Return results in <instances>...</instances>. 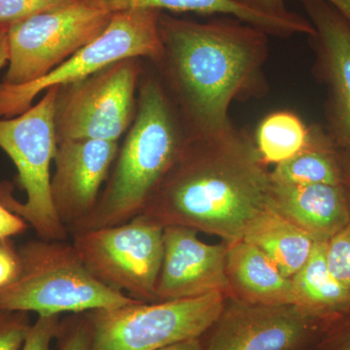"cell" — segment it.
Here are the masks:
<instances>
[{
	"mask_svg": "<svg viewBox=\"0 0 350 350\" xmlns=\"http://www.w3.org/2000/svg\"><path fill=\"white\" fill-rule=\"evenodd\" d=\"M159 31L163 52L157 64L191 137L225 130L234 101L268 92L269 34L261 29L234 18L197 23L161 14Z\"/></svg>",
	"mask_w": 350,
	"mask_h": 350,
	"instance_id": "obj_1",
	"label": "cell"
},
{
	"mask_svg": "<svg viewBox=\"0 0 350 350\" xmlns=\"http://www.w3.org/2000/svg\"><path fill=\"white\" fill-rule=\"evenodd\" d=\"M271 186L254 140L232 124L213 135H189L142 214L163 227L184 226L231 243L268 204Z\"/></svg>",
	"mask_w": 350,
	"mask_h": 350,
	"instance_id": "obj_2",
	"label": "cell"
},
{
	"mask_svg": "<svg viewBox=\"0 0 350 350\" xmlns=\"http://www.w3.org/2000/svg\"><path fill=\"white\" fill-rule=\"evenodd\" d=\"M189 135L163 83L145 79L137 113L93 211L68 232L111 227L144 213Z\"/></svg>",
	"mask_w": 350,
	"mask_h": 350,
	"instance_id": "obj_3",
	"label": "cell"
},
{
	"mask_svg": "<svg viewBox=\"0 0 350 350\" xmlns=\"http://www.w3.org/2000/svg\"><path fill=\"white\" fill-rule=\"evenodd\" d=\"M18 250L19 273L0 287V310L38 315L75 314L140 301L94 278L68 241L38 238Z\"/></svg>",
	"mask_w": 350,
	"mask_h": 350,
	"instance_id": "obj_4",
	"label": "cell"
},
{
	"mask_svg": "<svg viewBox=\"0 0 350 350\" xmlns=\"http://www.w3.org/2000/svg\"><path fill=\"white\" fill-rule=\"evenodd\" d=\"M59 87L46 91L42 98L13 118L0 119V148L18 170L17 182L27 200L12 196L7 181L0 183V202L21 216L45 241H68L69 234L57 216L51 193V163L57 149L55 114Z\"/></svg>",
	"mask_w": 350,
	"mask_h": 350,
	"instance_id": "obj_5",
	"label": "cell"
},
{
	"mask_svg": "<svg viewBox=\"0 0 350 350\" xmlns=\"http://www.w3.org/2000/svg\"><path fill=\"white\" fill-rule=\"evenodd\" d=\"M226 305V295L211 293L180 300L137 301L86 312L92 350H157L202 337Z\"/></svg>",
	"mask_w": 350,
	"mask_h": 350,
	"instance_id": "obj_6",
	"label": "cell"
},
{
	"mask_svg": "<svg viewBox=\"0 0 350 350\" xmlns=\"http://www.w3.org/2000/svg\"><path fill=\"white\" fill-rule=\"evenodd\" d=\"M160 16L161 11L153 9L113 13L100 36L41 79L20 86L0 83V118L19 116L42 92L81 81L122 59L149 57L158 63L163 52Z\"/></svg>",
	"mask_w": 350,
	"mask_h": 350,
	"instance_id": "obj_7",
	"label": "cell"
},
{
	"mask_svg": "<svg viewBox=\"0 0 350 350\" xmlns=\"http://www.w3.org/2000/svg\"><path fill=\"white\" fill-rule=\"evenodd\" d=\"M76 252L94 278L131 298L156 301L163 259V227L138 215L123 224L71 234Z\"/></svg>",
	"mask_w": 350,
	"mask_h": 350,
	"instance_id": "obj_8",
	"label": "cell"
},
{
	"mask_svg": "<svg viewBox=\"0 0 350 350\" xmlns=\"http://www.w3.org/2000/svg\"><path fill=\"white\" fill-rule=\"evenodd\" d=\"M111 16L93 0H75L9 25L2 83L20 86L41 79L100 36Z\"/></svg>",
	"mask_w": 350,
	"mask_h": 350,
	"instance_id": "obj_9",
	"label": "cell"
},
{
	"mask_svg": "<svg viewBox=\"0 0 350 350\" xmlns=\"http://www.w3.org/2000/svg\"><path fill=\"white\" fill-rule=\"evenodd\" d=\"M140 72L138 59H122L81 81L59 87L55 114L57 144L68 139L118 142L135 120Z\"/></svg>",
	"mask_w": 350,
	"mask_h": 350,
	"instance_id": "obj_10",
	"label": "cell"
},
{
	"mask_svg": "<svg viewBox=\"0 0 350 350\" xmlns=\"http://www.w3.org/2000/svg\"><path fill=\"white\" fill-rule=\"evenodd\" d=\"M325 325L296 306L239 300L225 305L202 350H301L317 342Z\"/></svg>",
	"mask_w": 350,
	"mask_h": 350,
	"instance_id": "obj_11",
	"label": "cell"
},
{
	"mask_svg": "<svg viewBox=\"0 0 350 350\" xmlns=\"http://www.w3.org/2000/svg\"><path fill=\"white\" fill-rule=\"evenodd\" d=\"M118 153L116 142L68 139L57 144L51 193L68 232L93 211Z\"/></svg>",
	"mask_w": 350,
	"mask_h": 350,
	"instance_id": "obj_12",
	"label": "cell"
},
{
	"mask_svg": "<svg viewBox=\"0 0 350 350\" xmlns=\"http://www.w3.org/2000/svg\"><path fill=\"white\" fill-rule=\"evenodd\" d=\"M315 29L314 71L327 88L328 133L338 148H350V24L324 0H301Z\"/></svg>",
	"mask_w": 350,
	"mask_h": 350,
	"instance_id": "obj_13",
	"label": "cell"
},
{
	"mask_svg": "<svg viewBox=\"0 0 350 350\" xmlns=\"http://www.w3.org/2000/svg\"><path fill=\"white\" fill-rule=\"evenodd\" d=\"M184 226L163 227V259L156 301L231 292L226 259L227 244H208Z\"/></svg>",
	"mask_w": 350,
	"mask_h": 350,
	"instance_id": "obj_14",
	"label": "cell"
},
{
	"mask_svg": "<svg viewBox=\"0 0 350 350\" xmlns=\"http://www.w3.org/2000/svg\"><path fill=\"white\" fill-rule=\"evenodd\" d=\"M268 204L317 243H328L350 220V193L345 184L283 185L271 182Z\"/></svg>",
	"mask_w": 350,
	"mask_h": 350,
	"instance_id": "obj_15",
	"label": "cell"
},
{
	"mask_svg": "<svg viewBox=\"0 0 350 350\" xmlns=\"http://www.w3.org/2000/svg\"><path fill=\"white\" fill-rule=\"evenodd\" d=\"M227 244V243H226ZM231 292L239 300L265 306H294L291 278L283 275L265 253L243 239L227 244Z\"/></svg>",
	"mask_w": 350,
	"mask_h": 350,
	"instance_id": "obj_16",
	"label": "cell"
},
{
	"mask_svg": "<svg viewBox=\"0 0 350 350\" xmlns=\"http://www.w3.org/2000/svg\"><path fill=\"white\" fill-rule=\"evenodd\" d=\"M325 250L326 243H317L308 261L291 280L294 306L328 327L350 315V290L329 271Z\"/></svg>",
	"mask_w": 350,
	"mask_h": 350,
	"instance_id": "obj_17",
	"label": "cell"
},
{
	"mask_svg": "<svg viewBox=\"0 0 350 350\" xmlns=\"http://www.w3.org/2000/svg\"><path fill=\"white\" fill-rule=\"evenodd\" d=\"M241 239L259 248L289 278L303 268L317 244L269 204L252 219Z\"/></svg>",
	"mask_w": 350,
	"mask_h": 350,
	"instance_id": "obj_18",
	"label": "cell"
},
{
	"mask_svg": "<svg viewBox=\"0 0 350 350\" xmlns=\"http://www.w3.org/2000/svg\"><path fill=\"white\" fill-rule=\"evenodd\" d=\"M94 3L110 13L131 9H153L174 12H195L220 14L231 16L246 24L254 25L266 31L269 36L278 38L308 36L313 38L317 33L308 18L301 21H285L255 13L239 5L232 0H93Z\"/></svg>",
	"mask_w": 350,
	"mask_h": 350,
	"instance_id": "obj_19",
	"label": "cell"
},
{
	"mask_svg": "<svg viewBox=\"0 0 350 350\" xmlns=\"http://www.w3.org/2000/svg\"><path fill=\"white\" fill-rule=\"evenodd\" d=\"M271 180L283 185L344 184L340 151L328 131L319 125L310 126L308 145L289 160L276 165L271 172Z\"/></svg>",
	"mask_w": 350,
	"mask_h": 350,
	"instance_id": "obj_20",
	"label": "cell"
},
{
	"mask_svg": "<svg viewBox=\"0 0 350 350\" xmlns=\"http://www.w3.org/2000/svg\"><path fill=\"white\" fill-rule=\"evenodd\" d=\"M310 126L290 110L265 116L255 131L254 144L265 165H278L303 150L310 142Z\"/></svg>",
	"mask_w": 350,
	"mask_h": 350,
	"instance_id": "obj_21",
	"label": "cell"
},
{
	"mask_svg": "<svg viewBox=\"0 0 350 350\" xmlns=\"http://www.w3.org/2000/svg\"><path fill=\"white\" fill-rule=\"evenodd\" d=\"M325 257L332 275L350 290V220L326 243Z\"/></svg>",
	"mask_w": 350,
	"mask_h": 350,
	"instance_id": "obj_22",
	"label": "cell"
},
{
	"mask_svg": "<svg viewBox=\"0 0 350 350\" xmlns=\"http://www.w3.org/2000/svg\"><path fill=\"white\" fill-rule=\"evenodd\" d=\"M31 325L29 312L0 310V350H21Z\"/></svg>",
	"mask_w": 350,
	"mask_h": 350,
	"instance_id": "obj_23",
	"label": "cell"
},
{
	"mask_svg": "<svg viewBox=\"0 0 350 350\" xmlns=\"http://www.w3.org/2000/svg\"><path fill=\"white\" fill-rule=\"evenodd\" d=\"M75 0H0V25L8 27L31 16Z\"/></svg>",
	"mask_w": 350,
	"mask_h": 350,
	"instance_id": "obj_24",
	"label": "cell"
},
{
	"mask_svg": "<svg viewBox=\"0 0 350 350\" xmlns=\"http://www.w3.org/2000/svg\"><path fill=\"white\" fill-rule=\"evenodd\" d=\"M59 350H92V329L86 312L75 313L61 322Z\"/></svg>",
	"mask_w": 350,
	"mask_h": 350,
	"instance_id": "obj_25",
	"label": "cell"
},
{
	"mask_svg": "<svg viewBox=\"0 0 350 350\" xmlns=\"http://www.w3.org/2000/svg\"><path fill=\"white\" fill-rule=\"evenodd\" d=\"M59 327V315H38L21 350H51V342L57 337Z\"/></svg>",
	"mask_w": 350,
	"mask_h": 350,
	"instance_id": "obj_26",
	"label": "cell"
},
{
	"mask_svg": "<svg viewBox=\"0 0 350 350\" xmlns=\"http://www.w3.org/2000/svg\"><path fill=\"white\" fill-rule=\"evenodd\" d=\"M315 350H350V315L326 327Z\"/></svg>",
	"mask_w": 350,
	"mask_h": 350,
	"instance_id": "obj_27",
	"label": "cell"
},
{
	"mask_svg": "<svg viewBox=\"0 0 350 350\" xmlns=\"http://www.w3.org/2000/svg\"><path fill=\"white\" fill-rule=\"evenodd\" d=\"M239 5L268 17L285 21H301L305 17L290 11L285 0H232Z\"/></svg>",
	"mask_w": 350,
	"mask_h": 350,
	"instance_id": "obj_28",
	"label": "cell"
},
{
	"mask_svg": "<svg viewBox=\"0 0 350 350\" xmlns=\"http://www.w3.org/2000/svg\"><path fill=\"white\" fill-rule=\"evenodd\" d=\"M20 271V255L13 239L0 241V287L15 280Z\"/></svg>",
	"mask_w": 350,
	"mask_h": 350,
	"instance_id": "obj_29",
	"label": "cell"
},
{
	"mask_svg": "<svg viewBox=\"0 0 350 350\" xmlns=\"http://www.w3.org/2000/svg\"><path fill=\"white\" fill-rule=\"evenodd\" d=\"M29 225L0 202V241L24 234Z\"/></svg>",
	"mask_w": 350,
	"mask_h": 350,
	"instance_id": "obj_30",
	"label": "cell"
},
{
	"mask_svg": "<svg viewBox=\"0 0 350 350\" xmlns=\"http://www.w3.org/2000/svg\"><path fill=\"white\" fill-rule=\"evenodd\" d=\"M7 29L8 27L0 25V69L8 64L9 46Z\"/></svg>",
	"mask_w": 350,
	"mask_h": 350,
	"instance_id": "obj_31",
	"label": "cell"
},
{
	"mask_svg": "<svg viewBox=\"0 0 350 350\" xmlns=\"http://www.w3.org/2000/svg\"><path fill=\"white\" fill-rule=\"evenodd\" d=\"M202 344L200 338H192V340H184L177 344L163 347L157 350H202Z\"/></svg>",
	"mask_w": 350,
	"mask_h": 350,
	"instance_id": "obj_32",
	"label": "cell"
},
{
	"mask_svg": "<svg viewBox=\"0 0 350 350\" xmlns=\"http://www.w3.org/2000/svg\"><path fill=\"white\" fill-rule=\"evenodd\" d=\"M338 151L344 174V184L350 193V148H338Z\"/></svg>",
	"mask_w": 350,
	"mask_h": 350,
	"instance_id": "obj_33",
	"label": "cell"
},
{
	"mask_svg": "<svg viewBox=\"0 0 350 350\" xmlns=\"http://www.w3.org/2000/svg\"><path fill=\"white\" fill-rule=\"evenodd\" d=\"M342 14L350 24V0H324Z\"/></svg>",
	"mask_w": 350,
	"mask_h": 350,
	"instance_id": "obj_34",
	"label": "cell"
}]
</instances>
